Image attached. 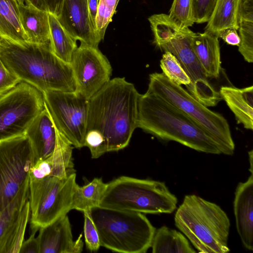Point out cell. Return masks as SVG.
<instances>
[{"mask_svg":"<svg viewBox=\"0 0 253 253\" xmlns=\"http://www.w3.org/2000/svg\"><path fill=\"white\" fill-rule=\"evenodd\" d=\"M56 131L55 148L48 157L51 166L50 176L63 178L76 173L72 157L73 146L56 127Z\"/></svg>","mask_w":253,"mask_h":253,"instance_id":"cell-26","label":"cell"},{"mask_svg":"<svg viewBox=\"0 0 253 253\" xmlns=\"http://www.w3.org/2000/svg\"><path fill=\"white\" fill-rule=\"evenodd\" d=\"M57 18L76 41L98 47L100 42L91 23L87 0H64Z\"/></svg>","mask_w":253,"mask_h":253,"instance_id":"cell-15","label":"cell"},{"mask_svg":"<svg viewBox=\"0 0 253 253\" xmlns=\"http://www.w3.org/2000/svg\"><path fill=\"white\" fill-rule=\"evenodd\" d=\"M248 153H249V162H250V167L249 170L250 171L251 173H253V150L249 151Z\"/></svg>","mask_w":253,"mask_h":253,"instance_id":"cell-41","label":"cell"},{"mask_svg":"<svg viewBox=\"0 0 253 253\" xmlns=\"http://www.w3.org/2000/svg\"><path fill=\"white\" fill-rule=\"evenodd\" d=\"M20 21L28 42L50 44L48 13L31 5L19 4Z\"/></svg>","mask_w":253,"mask_h":253,"instance_id":"cell-20","label":"cell"},{"mask_svg":"<svg viewBox=\"0 0 253 253\" xmlns=\"http://www.w3.org/2000/svg\"><path fill=\"white\" fill-rule=\"evenodd\" d=\"M0 39L19 44L29 42L21 25L17 0H0Z\"/></svg>","mask_w":253,"mask_h":253,"instance_id":"cell-21","label":"cell"},{"mask_svg":"<svg viewBox=\"0 0 253 253\" xmlns=\"http://www.w3.org/2000/svg\"><path fill=\"white\" fill-rule=\"evenodd\" d=\"M19 4H25V0H17Z\"/></svg>","mask_w":253,"mask_h":253,"instance_id":"cell-42","label":"cell"},{"mask_svg":"<svg viewBox=\"0 0 253 253\" xmlns=\"http://www.w3.org/2000/svg\"><path fill=\"white\" fill-rule=\"evenodd\" d=\"M147 91L163 98L190 117L211 138L221 153L227 155L234 154L235 144L229 125L221 114L203 105L163 73L149 75Z\"/></svg>","mask_w":253,"mask_h":253,"instance_id":"cell-8","label":"cell"},{"mask_svg":"<svg viewBox=\"0 0 253 253\" xmlns=\"http://www.w3.org/2000/svg\"><path fill=\"white\" fill-rule=\"evenodd\" d=\"M37 237L39 253H80L84 243L82 235L74 241L68 216H62L51 223L39 228Z\"/></svg>","mask_w":253,"mask_h":253,"instance_id":"cell-14","label":"cell"},{"mask_svg":"<svg viewBox=\"0 0 253 253\" xmlns=\"http://www.w3.org/2000/svg\"><path fill=\"white\" fill-rule=\"evenodd\" d=\"M242 20L253 21V0H241L238 12V22Z\"/></svg>","mask_w":253,"mask_h":253,"instance_id":"cell-38","label":"cell"},{"mask_svg":"<svg viewBox=\"0 0 253 253\" xmlns=\"http://www.w3.org/2000/svg\"><path fill=\"white\" fill-rule=\"evenodd\" d=\"M30 215L28 199L0 240V253H19Z\"/></svg>","mask_w":253,"mask_h":253,"instance_id":"cell-25","label":"cell"},{"mask_svg":"<svg viewBox=\"0 0 253 253\" xmlns=\"http://www.w3.org/2000/svg\"><path fill=\"white\" fill-rule=\"evenodd\" d=\"M29 179L12 201L0 211V240L29 198Z\"/></svg>","mask_w":253,"mask_h":253,"instance_id":"cell-28","label":"cell"},{"mask_svg":"<svg viewBox=\"0 0 253 253\" xmlns=\"http://www.w3.org/2000/svg\"><path fill=\"white\" fill-rule=\"evenodd\" d=\"M237 31L233 28L224 29L219 33L218 38L222 39L228 44L238 46L240 39Z\"/></svg>","mask_w":253,"mask_h":253,"instance_id":"cell-39","label":"cell"},{"mask_svg":"<svg viewBox=\"0 0 253 253\" xmlns=\"http://www.w3.org/2000/svg\"><path fill=\"white\" fill-rule=\"evenodd\" d=\"M25 135L29 138L33 148L34 164L44 160L52 155L56 142V131L45 104L44 108L27 128Z\"/></svg>","mask_w":253,"mask_h":253,"instance_id":"cell-17","label":"cell"},{"mask_svg":"<svg viewBox=\"0 0 253 253\" xmlns=\"http://www.w3.org/2000/svg\"><path fill=\"white\" fill-rule=\"evenodd\" d=\"M192 46L207 78L218 79L221 71L218 38L206 31L195 33Z\"/></svg>","mask_w":253,"mask_h":253,"instance_id":"cell-18","label":"cell"},{"mask_svg":"<svg viewBox=\"0 0 253 253\" xmlns=\"http://www.w3.org/2000/svg\"><path fill=\"white\" fill-rule=\"evenodd\" d=\"M216 0H192L194 23L208 22L214 9Z\"/></svg>","mask_w":253,"mask_h":253,"instance_id":"cell-34","label":"cell"},{"mask_svg":"<svg viewBox=\"0 0 253 253\" xmlns=\"http://www.w3.org/2000/svg\"><path fill=\"white\" fill-rule=\"evenodd\" d=\"M138 127L157 138L173 141L201 152L220 154L211 138L182 111L154 93L141 94Z\"/></svg>","mask_w":253,"mask_h":253,"instance_id":"cell-3","label":"cell"},{"mask_svg":"<svg viewBox=\"0 0 253 253\" xmlns=\"http://www.w3.org/2000/svg\"><path fill=\"white\" fill-rule=\"evenodd\" d=\"M107 186V183L102 178L96 177L82 186L77 184L73 195L72 210L84 212L99 206Z\"/></svg>","mask_w":253,"mask_h":253,"instance_id":"cell-27","label":"cell"},{"mask_svg":"<svg viewBox=\"0 0 253 253\" xmlns=\"http://www.w3.org/2000/svg\"><path fill=\"white\" fill-rule=\"evenodd\" d=\"M84 233L86 248L91 251H97L100 246L98 233L92 220L90 210L84 211Z\"/></svg>","mask_w":253,"mask_h":253,"instance_id":"cell-33","label":"cell"},{"mask_svg":"<svg viewBox=\"0 0 253 253\" xmlns=\"http://www.w3.org/2000/svg\"><path fill=\"white\" fill-rule=\"evenodd\" d=\"M120 0H98L95 20V31L100 42L104 39L106 29L112 21Z\"/></svg>","mask_w":253,"mask_h":253,"instance_id":"cell-30","label":"cell"},{"mask_svg":"<svg viewBox=\"0 0 253 253\" xmlns=\"http://www.w3.org/2000/svg\"><path fill=\"white\" fill-rule=\"evenodd\" d=\"M76 178V173L63 178L30 176L28 199L32 228L45 226L72 210Z\"/></svg>","mask_w":253,"mask_h":253,"instance_id":"cell-9","label":"cell"},{"mask_svg":"<svg viewBox=\"0 0 253 253\" xmlns=\"http://www.w3.org/2000/svg\"><path fill=\"white\" fill-rule=\"evenodd\" d=\"M160 67L163 73L175 84L186 86L190 84L189 77L177 59L171 53L164 52L160 60Z\"/></svg>","mask_w":253,"mask_h":253,"instance_id":"cell-29","label":"cell"},{"mask_svg":"<svg viewBox=\"0 0 253 253\" xmlns=\"http://www.w3.org/2000/svg\"><path fill=\"white\" fill-rule=\"evenodd\" d=\"M32 232L28 238L23 242L19 253H39V244L37 237H35L38 228H32Z\"/></svg>","mask_w":253,"mask_h":253,"instance_id":"cell-37","label":"cell"},{"mask_svg":"<svg viewBox=\"0 0 253 253\" xmlns=\"http://www.w3.org/2000/svg\"><path fill=\"white\" fill-rule=\"evenodd\" d=\"M42 93L57 130L75 148L84 147L88 99L76 91L47 90Z\"/></svg>","mask_w":253,"mask_h":253,"instance_id":"cell-12","label":"cell"},{"mask_svg":"<svg viewBox=\"0 0 253 253\" xmlns=\"http://www.w3.org/2000/svg\"><path fill=\"white\" fill-rule=\"evenodd\" d=\"M151 247L153 253L196 252L182 233L166 226L156 229Z\"/></svg>","mask_w":253,"mask_h":253,"instance_id":"cell-23","label":"cell"},{"mask_svg":"<svg viewBox=\"0 0 253 253\" xmlns=\"http://www.w3.org/2000/svg\"><path fill=\"white\" fill-rule=\"evenodd\" d=\"M50 47L52 52L64 62L70 64L78 47L74 39L61 24L57 17L48 13Z\"/></svg>","mask_w":253,"mask_h":253,"instance_id":"cell-24","label":"cell"},{"mask_svg":"<svg viewBox=\"0 0 253 253\" xmlns=\"http://www.w3.org/2000/svg\"><path fill=\"white\" fill-rule=\"evenodd\" d=\"M100 246L122 253H145L156 228L142 213L97 206L90 210Z\"/></svg>","mask_w":253,"mask_h":253,"instance_id":"cell-5","label":"cell"},{"mask_svg":"<svg viewBox=\"0 0 253 253\" xmlns=\"http://www.w3.org/2000/svg\"><path fill=\"white\" fill-rule=\"evenodd\" d=\"M76 91L88 99L111 79L112 68L98 47L81 42L70 63Z\"/></svg>","mask_w":253,"mask_h":253,"instance_id":"cell-13","label":"cell"},{"mask_svg":"<svg viewBox=\"0 0 253 253\" xmlns=\"http://www.w3.org/2000/svg\"><path fill=\"white\" fill-rule=\"evenodd\" d=\"M140 95L133 84L117 77L88 99L86 133L103 138L107 152L118 151L129 144L138 127Z\"/></svg>","mask_w":253,"mask_h":253,"instance_id":"cell-1","label":"cell"},{"mask_svg":"<svg viewBox=\"0 0 253 253\" xmlns=\"http://www.w3.org/2000/svg\"><path fill=\"white\" fill-rule=\"evenodd\" d=\"M21 81L12 73L0 59V96L15 87Z\"/></svg>","mask_w":253,"mask_h":253,"instance_id":"cell-36","label":"cell"},{"mask_svg":"<svg viewBox=\"0 0 253 253\" xmlns=\"http://www.w3.org/2000/svg\"><path fill=\"white\" fill-rule=\"evenodd\" d=\"M169 16L180 26H192L194 23L192 0H173Z\"/></svg>","mask_w":253,"mask_h":253,"instance_id":"cell-31","label":"cell"},{"mask_svg":"<svg viewBox=\"0 0 253 253\" xmlns=\"http://www.w3.org/2000/svg\"><path fill=\"white\" fill-rule=\"evenodd\" d=\"M240 42L238 50L248 63L253 62V21L242 20L238 22Z\"/></svg>","mask_w":253,"mask_h":253,"instance_id":"cell-32","label":"cell"},{"mask_svg":"<svg viewBox=\"0 0 253 253\" xmlns=\"http://www.w3.org/2000/svg\"><path fill=\"white\" fill-rule=\"evenodd\" d=\"M34 162L33 148L25 134L0 142V211L29 179Z\"/></svg>","mask_w":253,"mask_h":253,"instance_id":"cell-11","label":"cell"},{"mask_svg":"<svg viewBox=\"0 0 253 253\" xmlns=\"http://www.w3.org/2000/svg\"><path fill=\"white\" fill-rule=\"evenodd\" d=\"M176 197L164 182L122 176L107 183L99 206L142 213H171Z\"/></svg>","mask_w":253,"mask_h":253,"instance_id":"cell-7","label":"cell"},{"mask_svg":"<svg viewBox=\"0 0 253 253\" xmlns=\"http://www.w3.org/2000/svg\"><path fill=\"white\" fill-rule=\"evenodd\" d=\"M236 226L244 246L253 250V173L239 182L233 202Z\"/></svg>","mask_w":253,"mask_h":253,"instance_id":"cell-16","label":"cell"},{"mask_svg":"<svg viewBox=\"0 0 253 253\" xmlns=\"http://www.w3.org/2000/svg\"><path fill=\"white\" fill-rule=\"evenodd\" d=\"M219 93L234 114L237 124L253 130V86L239 88L223 86Z\"/></svg>","mask_w":253,"mask_h":253,"instance_id":"cell-19","label":"cell"},{"mask_svg":"<svg viewBox=\"0 0 253 253\" xmlns=\"http://www.w3.org/2000/svg\"><path fill=\"white\" fill-rule=\"evenodd\" d=\"M0 59L21 82L41 92L76 91L71 65L57 57L49 44H19L0 39Z\"/></svg>","mask_w":253,"mask_h":253,"instance_id":"cell-2","label":"cell"},{"mask_svg":"<svg viewBox=\"0 0 253 253\" xmlns=\"http://www.w3.org/2000/svg\"><path fill=\"white\" fill-rule=\"evenodd\" d=\"M241 0H216L214 9L205 27V31L218 38L224 29H239L238 12Z\"/></svg>","mask_w":253,"mask_h":253,"instance_id":"cell-22","label":"cell"},{"mask_svg":"<svg viewBox=\"0 0 253 253\" xmlns=\"http://www.w3.org/2000/svg\"><path fill=\"white\" fill-rule=\"evenodd\" d=\"M44 108L42 93L24 82L0 96V142L25 135Z\"/></svg>","mask_w":253,"mask_h":253,"instance_id":"cell-10","label":"cell"},{"mask_svg":"<svg viewBox=\"0 0 253 253\" xmlns=\"http://www.w3.org/2000/svg\"><path fill=\"white\" fill-rule=\"evenodd\" d=\"M195 33L181 27L169 18L161 21L153 31L154 42L164 52L174 55L191 80L187 91L206 107L216 106L221 100L219 91L210 83L192 46Z\"/></svg>","mask_w":253,"mask_h":253,"instance_id":"cell-6","label":"cell"},{"mask_svg":"<svg viewBox=\"0 0 253 253\" xmlns=\"http://www.w3.org/2000/svg\"><path fill=\"white\" fill-rule=\"evenodd\" d=\"M64 0H25V4L50 13L57 18L60 16Z\"/></svg>","mask_w":253,"mask_h":253,"instance_id":"cell-35","label":"cell"},{"mask_svg":"<svg viewBox=\"0 0 253 253\" xmlns=\"http://www.w3.org/2000/svg\"><path fill=\"white\" fill-rule=\"evenodd\" d=\"M176 227L202 253H226L230 222L216 204L196 195H187L174 216Z\"/></svg>","mask_w":253,"mask_h":253,"instance_id":"cell-4","label":"cell"},{"mask_svg":"<svg viewBox=\"0 0 253 253\" xmlns=\"http://www.w3.org/2000/svg\"><path fill=\"white\" fill-rule=\"evenodd\" d=\"M98 1V0H87L91 23L95 33V20L97 10Z\"/></svg>","mask_w":253,"mask_h":253,"instance_id":"cell-40","label":"cell"}]
</instances>
